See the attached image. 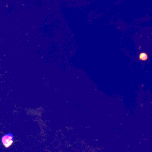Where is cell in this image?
<instances>
[{
  "label": "cell",
  "mask_w": 152,
  "mask_h": 152,
  "mask_svg": "<svg viewBox=\"0 0 152 152\" xmlns=\"http://www.w3.org/2000/svg\"><path fill=\"white\" fill-rule=\"evenodd\" d=\"M13 135L11 133H7L2 136L1 141L5 147L8 148L13 143Z\"/></svg>",
  "instance_id": "1"
},
{
  "label": "cell",
  "mask_w": 152,
  "mask_h": 152,
  "mask_svg": "<svg viewBox=\"0 0 152 152\" xmlns=\"http://www.w3.org/2000/svg\"><path fill=\"white\" fill-rule=\"evenodd\" d=\"M148 56L145 53H141L140 55V59L141 60H142V61H145L147 59Z\"/></svg>",
  "instance_id": "2"
}]
</instances>
